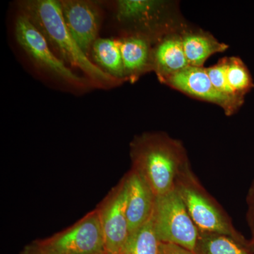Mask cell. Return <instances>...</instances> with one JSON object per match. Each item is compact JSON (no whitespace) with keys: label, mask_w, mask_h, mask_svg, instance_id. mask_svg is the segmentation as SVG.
<instances>
[{"label":"cell","mask_w":254,"mask_h":254,"mask_svg":"<svg viewBox=\"0 0 254 254\" xmlns=\"http://www.w3.org/2000/svg\"><path fill=\"white\" fill-rule=\"evenodd\" d=\"M161 254H195L193 252L173 244L162 243L160 245Z\"/></svg>","instance_id":"obj_21"},{"label":"cell","mask_w":254,"mask_h":254,"mask_svg":"<svg viewBox=\"0 0 254 254\" xmlns=\"http://www.w3.org/2000/svg\"><path fill=\"white\" fill-rule=\"evenodd\" d=\"M175 190L200 232L227 235L243 243L228 215L205 190L190 166L179 177Z\"/></svg>","instance_id":"obj_3"},{"label":"cell","mask_w":254,"mask_h":254,"mask_svg":"<svg viewBox=\"0 0 254 254\" xmlns=\"http://www.w3.org/2000/svg\"><path fill=\"white\" fill-rule=\"evenodd\" d=\"M153 219L162 243L180 246L194 253L200 231L175 189L155 198Z\"/></svg>","instance_id":"obj_5"},{"label":"cell","mask_w":254,"mask_h":254,"mask_svg":"<svg viewBox=\"0 0 254 254\" xmlns=\"http://www.w3.org/2000/svg\"><path fill=\"white\" fill-rule=\"evenodd\" d=\"M32 242L45 254H107L96 208L63 231Z\"/></svg>","instance_id":"obj_4"},{"label":"cell","mask_w":254,"mask_h":254,"mask_svg":"<svg viewBox=\"0 0 254 254\" xmlns=\"http://www.w3.org/2000/svg\"><path fill=\"white\" fill-rule=\"evenodd\" d=\"M60 4L68 32L88 56L98 39L101 21L99 8L92 1L82 0H63Z\"/></svg>","instance_id":"obj_10"},{"label":"cell","mask_w":254,"mask_h":254,"mask_svg":"<svg viewBox=\"0 0 254 254\" xmlns=\"http://www.w3.org/2000/svg\"><path fill=\"white\" fill-rule=\"evenodd\" d=\"M235 239L216 233L200 232L195 254H250Z\"/></svg>","instance_id":"obj_17"},{"label":"cell","mask_w":254,"mask_h":254,"mask_svg":"<svg viewBox=\"0 0 254 254\" xmlns=\"http://www.w3.org/2000/svg\"><path fill=\"white\" fill-rule=\"evenodd\" d=\"M168 10L166 1L155 0H120L117 1L115 16L119 22L133 26L136 31L160 38L185 27L181 23L161 22ZM167 21V20H163ZM172 21V20H170Z\"/></svg>","instance_id":"obj_8"},{"label":"cell","mask_w":254,"mask_h":254,"mask_svg":"<svg viewBox=\"0 0 254 254\" xmlns=\"http://www.w3.org/2000/svg\"><path fill=\"white\" fill-rule=\"evenodd\" d=\"M91 54L97 66L105 73L120 82L126 80L118 40L98 38Z\"/></svg>","instance_id":"obj_15"},{"label":"cell","mask_w":254,"mask_h":254,"mask_svg":"<svg viewBox=\"0 0 254 254\" xmlns=\"http://www.w3.org/2000/svg\"><path fill=\"white\" fill-rule=\"evenodd\" d=\"M20 254H43V252H41V251L38 250V248L33 245V242L30 243L29 245H26L24 248L23 249V250L21 251V253Z\"/></svg>","instance_id":"obj_22"},{"label":"cell","mask_w":254,"mask_h":254,"mask_svg":"<svg viewBox=\"0 0 254 254\" xmlns=\"http://www.w3.org/2000/svg\"><path fill=\"white\" fill-rule=\"evenodd\" d=\"M131 169L149 185L155 197L175 189L179 177L190 166L181 141L163 132H145L130 143Z\"/></svg>","instance_id":"obj_1"},{"label":"cell","mask_w":254,"mask_h":254,"mask_svg":"<svg viewBox=\"0 0 254 254\" xmlns=\"http://www.w3.org/2000/svg\"><path fill=\"white\" fill-rule=\"evenodd\" d=\"M252 247H254V241H253V242H252Z\"/></svg>","instance_id":"obj_23"},{"label":"cell","mask_w":254,"mask_h":254,"mask_svg":"<svg viewBox=\"0 0 254 254\" xmlns=\"http://www.w3.org/2000/svg\"><path fill=\"white\" fill-rule=\"evenodd\" d=\"M226 63L227 58H224L219 60L218 63L215 64L213 66L206 68L207 73L210 77V81L215 88L222 94L235 99L245 101V98H240L235 95L231 87L229 85L226 76Z\"/></svg>","instance_id":"obj_19"},{"label":"cell","mask_w":254,"mask_h":254,"mask_svg":"<svg viewBox=\"0 0 254 254\" xmlns=\"http://www.w3.org/2000/svg\"><path fill=\"white\" fill-rule=\"evenodd\" d=\"M126 175L128 182L126 213L131 235L151 218L156 197L144 179L133 169Z\"/></svg>","instance_id":"obj_12"},{"label":"cell","mask_w":254,"mask_h":254,"mask_svg":"<svg viewBox=\"0 0 254 254\" xmlns=\"http://www.w3.org/2000/svg\"><path fill=\"white\" fill-rule=\"evenodd\" d=\"M14 35L18 46L38 69L70 86L76 88L88 86L86 78L73 73L55 55L45 37L21 11L15 21Z\"/></svg>","instance_id":"obj_6"},{"label":"cell","mask_w":254,"mask_h":254,"mask_svg":"<svg viewBox=\"0 0 254 254\" xmlns=\"http://www.w3.org/2000/svg\"><path fill=\"white\" fill-rule=\"evenodd\" d=\"M185 27L164 35L155 43L153 51V71L161 82L188 67L182 33Z\"/></svg>","instance_id":"obj_13"},{"label":"cell","mask_w":254,"mask_h":254,"mask_svg":"<svg viewBox=\"0 0 254 254\" xmlns=\"http://www.w3.org/2000/svg\"><path fill=\"white\" fill-rule=\"evenodd\" d=\"M160 245L152 215L143 226L130 235L123 254H161Z\"/></svg>","instance_id":"obj_16"},{"label":"cell","mask_w":254,"mask_h":254,"mask_svg":"<svg viewBox=\"0 0 254 254\" xmlns=\"http://www.w3.org/2000/svg\"><path fill=\"white\" fill-rule=\"evenodd\" d=\"M127 175L96 207L103 230L107 254H123L130 237L126 213Z\"/></svg>","instance_id":"obj_7"},{"label":"cell","mask_w":254,"mask_h":254,"mask_svg":"<svg viewBox=\"0 0 254 254\" xmlns=\"http://www.w3.org/2000/svg\"><path fill=\"white\" fill-rule=\"evenodd\" d=\"M19 8L65 64L80 68L91 81L99 86H112L120 82L98 67L82 51L65 25L60 1L26 0L20 2Z\"/></svg>","instance_id":"obj_2"},{"label":"cell","mask_w":254,"mask_h":254,"mask_svg":"<svg viewBox=\"0 0 254 254\" xmlns=\"http://www.w3.org/2000/svg\"><path fill=\"white\" fill-rule=\"evenodd\" d=\"M226 76L232 91L240 98H245V95L254 88L250 70L240 58H227Z\"/></svg>","instance_id":"obj_18"},{"label":"cell","mask_w":254,"mask_h":254,"mask_svg":"<svg viewBox=\"0 0 254 254\" xmlns=\"http://www.w3.org/2000/svg\"><path fill=\"white\" fill-rule=\"evenodd\" d=\"M182 44L189 65L195 67H203L205 62L212 55L226 51L229 46L218 41L206 31L188 30L182 33Z\"/></svg>","instance_id":"obj_14"},{"label":"cell","mask_w":254,"mask_h":254,"mask_svg":"<svg viewBox=\"0 0 254 254\" xmlns=\"http://www.w3.org/2000/svg\"><path fill=\"white\" fill-rule=\"evenodd\" d=\"M158 38L141 32H131L118 40L125 78L134 83L140 76L153 71V51Z\"/></svg>","instance_id":"obj_11"},{"label":"cell","mask_w":254,"mask_h":254,"mask_svg":"<svg viewBox=\"0 0 254 254\" xmlns=\"http://www.w3.org/2000/svg\"><path fill=\"white\" fill-rule=\"evenodd\" d=\"M161 83L195 99L218 105L227 116L237 113L244 103L243 100L230 98L218 91L204 67L189 66Z\"/></svg>","instance_id":"obj_9"},{"label":"cell","mask_w":254,"mask_h":254,"mask_svg":"<svg viewBox=\"0 0 254 254\" xmlns=\"http://www.w3.org/2000/svg\"><path fill=\"white\" fill-rule=\"evenodd\" d=\"M247 203L248 207L247 211V220L254 237V181L247 194Z\"/></svg>","instance_id":"obj_20"}]
</instances>
